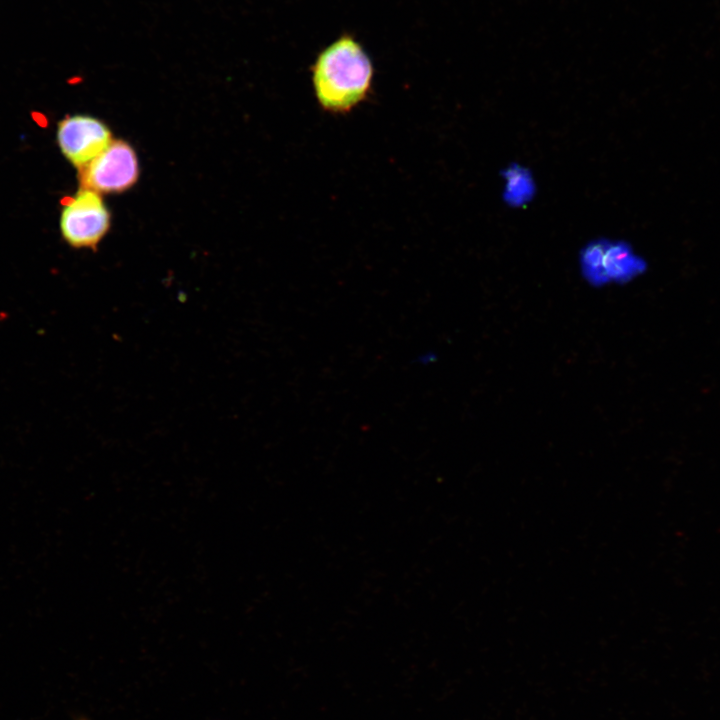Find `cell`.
<instances>
[{
	"label": "cell",
	"instance_id": "1",
	"mask_svg": "<svg viewBox=\"0 0 720 720\" xmlns=\"http://www.w3.org/2000/svg\"><path fill=\"white\" fill-rule=\"evenodd\" d=\"M312 85L320 107L329 113L345 114L363 102L372 87L373 62L351 33H343L315 58Z\"/></svg>",
	"mask_w": 720,
	"mask_h": 720
},
{
	"label": "cell",
	"instance_id": "2",
	"mask_svg": "<svg viewBox=\"0 0 720 720\" xmlns=\"http://www.w3.org/2000/svg\"><path fill=\"white\" fill-rule=\"evenodd\" d=\"M110 227V212L101 194L86 188L67 201L60 215V230L73 248L95 249Z\"/></svg>",
	"mask_w": 720,
	"mask_h": 720
},
{
	"label": "cell",
	"instance_id": "3",
	"mask_svg": "<svg viewBox=\"0 0 720 720\" xmlns=\"http://www.w3.org/2000/svg\"><path fill=\"white\" fill-rule=\"evenodd\" d=\"M138 176L137 155L132 146L121 139H113L79 173L81 188L99 194L123 192L136 183Z\"/></svg>",
	"mask_w": 720,
	"mask_h": 720
},
{
	"label": "cell",
	"instance_id": "4",
	"mask_svg": "<svg viewBox=\"0 0 720 720\" xmlns=\"http://www.w3.org/2000/svg\"><path fill=\"white\" fill-rule=\"evenodd\" d=\"M56 138L64 157L79 170L113 140L108 126L89 115H73L62 119L57 126Z\"/></svg>",
	"mask_w": 720,
	"mask_h": 720
},
{
	"label": "cell",
	"instance_id": "5",
	"mask_svg": "<svg viewBox=\"0 0 720 720\" xmlns=\"http://www.w3.org/2000/svg\"><path fill=\"white\" fill-rule=\"evenodd\" d=\"M603 273L606 284L624 283L639 275L644 263L631 250L622 246L611 247L603 254Z\"/></svg>",
	"mask_w": 720,
	"mask_h": 720
},
{
	"label": "cell",
	"instance_id": "6",
	"mask_svg": "<svg viewBox=\"0 0 720 720\" xmlns=\"http://www.w3.org/2000/svg\"><path fill=\"white\" fill-rule=\"evenodd\" d=\"M75 720H90V719L81 715V716L76 717Z\"/></svg>",
	"mask_w": 720,
	"mask_h": 720
}]
</instances>
